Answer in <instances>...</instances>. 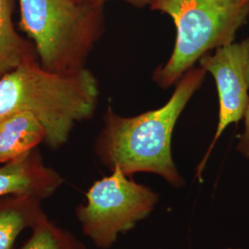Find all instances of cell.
Masks as SVG:
<instances>
[{"mask_svg":"<svg viewBox=\"0 0 249 249\" xmlns=\"http://www.w3.org/2000/svg\"><path fill=\"white\" fill-rule=\"evenodd\" d=\"M198 64L213 77L219 96L216 132L196 171L200 180L202 170L215 144L228 125L238 123L244 118L249 107V38L220 46L214 49L213 53H205Z\"/></svg>","mask_w":249,"mask_h":249,"instance_id":"8992f818","label":"cell"},{"mask_svg":"<svg viewBox=\"0 0 249 249\" xmlns=\"http://www.w3.org/2000/svg\"><path fill=\"white\" fill-rule=\"evenodd\" d=\"M83 1L104 4L106 1H108V0H83ZM121 1L126 2V3L132 5L134 7H137V8H145V7H149V6L151 7L152 3L154 2V0H121Z\"/></svg>","mask_w":249,"mask_h":249,"instance_id":"4fadbf2b","label":"cell"},{"mask_svg":"<svg viewBox=\"0 0 249 249\" xmlns=\"http://www.w3.org/2000/svg\"><path fill=\"white\" fill-rule=\"evenodd\" d=\"M41 201L31 196L0 198V249H12L21 231L45 219Z\"/></svg>","mask_w":249,"mask_h":249,"instance_id":"9c48e42d","label":"cell"},{"mask_svg":"<svg viewBox=\"0 0 249 249\" xmlns=\"http://www.w3.org/2000/svg\"><path fill=\"white\" fill-rule=\"evenodd\" d=\"M151 9L168 15L177 30L168 60L152 75L162 89L177 84L205 53L234 42L249 18V0H154Z\"/></svg>","mask_w":249,"mask_h":249,"instance_id":"277c9868","label":"cell"},{"mask_svg":"<svg viewBox=\"0 0 249 249\" xmlns=\"http://www.w3.org/2000/svg\"><path fill=\"white\" fill-rule=\"evenodd\" d=\"M204 70L193 67L178 80L165 105L138 116L124 117L108 107L95 144L96 153L110 170L119 167L128 177L152 173L179 187L183 179L172 156V137L190 99L200 89Z\"/></svg>","mask_w":249,"mask_h":249,"instance_id":"6da1fadb","label":"cell"},{"mask_svg":"<svg viewBox=\"0 0 249 249\" xmlns=\"http://www.w3.org/2000/svg\"><path fill=\"white\" fill-rule=\"evenodd\" d=\"M86 197L87 203L78 208L77 216L84 233L103 249L112 246L119 232L131 229L149 215L157 202L154 192L119 167L94 182Z\"/></svg>","mask_w":249,"mask_h":249,"instance_id":"5b68a950","label":"cell"},{"mask_svg":"<svg viewBox=\"0 0 249 249\" xmlns=\"http://www.w3.org/2000/svg\"><path fill=\"white\" fill-rule=\"evenodd\" d=\"M46 131L36 116L19 113L0 121V163L18 159L45 142Z\"/></svg>","mask_w":249,"mask_h":249,"instance_id":"ba28073f","label":"cell"},{"mask_svg":"<svg viewBox=\"0 0 249 249\" xmlns=\"http://www.w3.org/2000/svg\"><path fill=\"white\" fill-rule=\"evenodd\" d=\"M99 92L98 80L86 68L55 73L31 57L0 78V121L32 114L45 127V142L57 149L68 142L76 124L94 115Z\"/></svg>","mask_w":249,"mask_h":249,"instance_id":"7a4b0ae2","label":"cell"},{"mask_svg":"<svg viewBox=\"0 0 249 249\" xmlns=\"http://www.w3.org/2000/svg\"><path fill=\"white\" fill-rule=\"evenodd\" d=\"M20 249H85L70 231L56 226L47 217L36 224Z\"/></svg>","mask_w":249,"mask_h":249,"instance_id":"8fae6325","label":"cell"},{"mask_svg":"<svg viewBox=\"0 0 249 249\" xmlns=\"http://www.w3.org/2000/svg\"><path fill=\"white\" fill-rule=\"evenodd\" d=\"M35 56L33 43L21 37L15 30L11 0H0V78L20 63Z\"/></svg>","mask_w":249,"mask_h":249,"instance_id":"30bf717a","label":"cell"},{"mask_svg":"<svg viewBox=\"0 0 249 249\" xmlns=\"http://www.w3.org/2000/svg\"><path fill=\"white\" fill-rule=\"evenodd\" d=\"M244 123L245 127L239 138L237 149L244 156L249 158V106L244 116Z\"/></svg>","mask_w":249,"mask_h":249,"instance_id":"7c38bea8","label":"cell"},{"mask_svg":"<svg viewBox=\"0 0 249 249\" xmlns=\"http://www.w3.org/2000/svg\"><path fill=\"white\" fill-rule=\"evenodd\" d=\"M20 29L41 66L71 73L85 68L104 32V4L83 0H18Z\"/></svg>","mask_w":249,"mask_h":249,"instance_id":"3957f363","label":"cell"},{"mask_svg":"<svg viewBox=\"0 0 249 249\" xmlns=\"http://www.w3.org/2000/svg\"><path fill=\"white\" fill-rule=\"evenodd\" d=\"M62 183L61 176L45 165L36 149L0 166V198L31 196L43 200L52 196Z\"/></svg>","mask_w":249,"mask_h":249,"instance_id":"52a82bcc","label":"cell"}]
</instances>
